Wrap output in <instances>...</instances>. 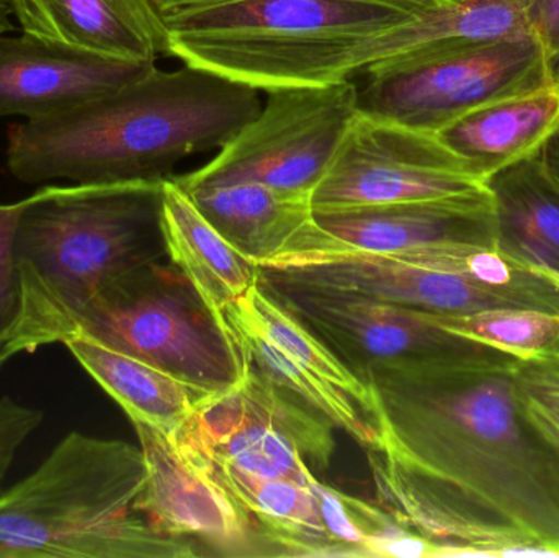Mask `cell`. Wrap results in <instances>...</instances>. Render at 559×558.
Returning <instances> with one entry per match:
<instances>
[{
    "label": "cell",
    "instance_id": "obj_1",
    "mask_svg": "<svg viewBox=\"0 0 559 558\" xmlns=\"http://www.w3.org/2000/svg\"><path fill=\"white\" fill-rule=\"evenodd\" d=\"M521 367L473 346L373 364L364 382L391 468L559 557V458L522 415Z\"/></svg>",
    "mask_w": 559,
    "mask_h": 558
},
{
    "label": "cell",
    "instance_id": "obj_2",
    "mask_svg": "<svg viewBox=\"0 0 559 558\" xmlns=\"http://www.w3.org/2000/svg\"><path fill=\"white\" fill-rule=\"evenodd\" d=\"M261 108L258 88L153 66L104 97L10 127L7 169L25 183L166 180L186 157L222 150Z\"/></svg>",
    "mask_w": 559,
    "mask_h": 558
},
{
    "label": "cell",
    "instance_id": "obj_3",
    "mask_svg": "<svg viewBox=\"0 0 559 558\" xmlns=\"http://www.w3.org/2000/svg\"><path fill=\"white\" fill-rule=\"evenodd\" d=\"M447 0H154L167 55L258 91L352 81Z\"/></svg>",
    "mask_w": 559,
    "mask_h": 558
},
{
    "label": "cell",
    "instance_id": "obj_4",
    "mask_svg": "<svg viewBox=\"0 0 559 558\" xmlns=\"http://www.w3.org/2000/svg\"><path fill=\"white\" fill-rule=\"evenodd\" d=\"M163 190L164 180L75 183L23 200L13 246L23 304L15 354L64 344L108 281L169 258Z\"/></svg>",
    "mask_w": 559,
    "mask_h": 558
},
{
    "label": "cell",
    "instance_id": "obj_5",
    "mask_svg": "<svg viewBox=\"0 0 559 558\" xmlns=\"http://www.w3.org/2000/svg\"><path fill=\"white\" fill-rule=\"evenodd\" d=\"M147 465L136 446L69 432L28 477L0 491V558H195L138 510Z\"/></svg>",
    "mask_w": 559,
    "mask_h": 558
},
{
    "label": "cell",
    "instance_id": "obj_6",
    "mask_svg": "<svg viewBox=\"0 0 559 558\" xmlns=\"http://www.w3.org/2000/svg\"><path fill=\"white\" fill-rule=\"evenodd\" d=\"M72 337H88L213 393L245 376L231 328L169 258L108 281L75 318Z\"/></svg>",
    "mask_w": 559,
    "mask_h": 558
},
{
    "label": "cell",
    "instance_id": "obj_7",
    "mask_svg": "<svg viewBox=\"0 0 559 558\" xmlns=\"http://www.w3.org/2000/svg\"><path fill=\"white\" fill-rule=\"evenodd\" d=\"M365 74L361 111L427 133H439L483 105L555 82L554 59L532 35L378 62Z\"/></svg>",
    "mask_w": 559,
    "mask_h": 558
},
{
    "label": "cell",
    "instance_id": "obj_8",
    "mask_svg": "<svg viewBox=\"0 0 559 558\" xmlns=\"http://www.w3.org/2000/svg\"><path fill=\"white\" fill-rule=\"evenodd\" d=\"M267 104L206 166L173 176L183 189L258 182L311 199L358 111L352 81L267 92Z\"/></svg>",
    "mask_w": 559,
    "mask_h": 558
},
{
    "label": "cell",
    "instance_id": "obj_9",
    "mask_svg": "<svg viewBox=\"0 0 559 558\" xmlns=\"http://www.w3.org/2000/svg\"><path fill=\"white\" fill-rule=\"evenodd\" d=\"M486 192L439 134L358 108L311 203L328 212Z\"/></svg>",
    "mask_w": 559,
    "mask_h": 558
},
{
    "label": "cell",
    "instance_id": "obj_10",
    "mask_svg": "<svg viewBox=\"0 0 559 558\" xmlns=\"http://www.w3.org/2000/svg\"><path fill=\"white\" fill-rule=\"evenodd\" d=\"M259 284L361 380L373 364L475 346L433 327L423 310L296 281L272 268H261Z\"/></svg>",
    "mask_w": 559,
    "mask_h": 558
},
{
    "label": "cell",
    "instance_id": "obj_11",
    "mask_svg": "<svg viewBox=\"0 0 559 558\" xmlns=\"http://www.w3.org/2000/svg\"><path fill=\"white\" fill-rule=\"evenodd\" d=\"M131 425L147 465L138 510L153 527L206 547L209 556L274 557L252 518L197 455L151 426Z\"/></svg>",
    "mask_w": 559,
    "mask_h": 558
},
{
    "label": "cell",
    "instance_id": "obj_12",
    "mask_svg": "<svg viewBox=\"0 0 559 558\" xmlns=\"http://www.w3.org/2000/svg\"><path fill=\"white\" fill-rule=\"evenodd\" d=\"M295 254L272 268L296 281L365 295L397 307L430 313H472L496 307H524L508 295L456 275L430 271L390 252L361 251L335 241L321 228Z\"/></svg>",
    "mask_w": 559,
    "mask_h": 558
},
{
    "label": "cell",
    "instance_id": "obj_13",
    "mask_svg": "<svg viewBox=\"0 0 559 558\" xmlns=\"http://www.w3.org/2000/svg\"><path fill=\"white\" fill-rule=\"evenodd\" d=\"M156 64L121 61L22 33L0 36V118L55 117L104 97Z\"/></svg>",
    "mask_w": 559,
    "mask_h": 558
},
{
    "label": "cell",
    "instance_id": "obj_14",
    "mask_svg": "<svg viewBox=\"0 0 559 558\" xmlns=\"http://www.w3.org/2000/svg\"><path fill=\"white\" fill-rule=\"evenodd\" d=\"M378 507L411 533L442 549V558L558 557L550 547L455 498L437 494L367 452Z\"/></svg>",
    "mask_w": 559,
    "mask_h": 558
},
{
    "label": "cell",
    "instance_id": "obj_15",
    "mask_svg": "<svg viewBox=\"0 0 559 558\" xmlns=\"http://www.w3.org/2000/svg\"><path fill=\"white\" fill-rule=\"evenodd\" d=\"M23 33L68 48L156 64L167 38L154 0H9Z\"/></svg>",
    "mask_w": 559,
    "mask_h": 558
},
{
    "label": "cell",
    "instance_id": "obj_16",
    "mask_svg": "<svg viewBox=\"0 0 559 558\" xmlns=\"http://www.w3.org/2000/svg\"><path fill=\"white\" fill-rule=\"evenodd\" d=\"M325 235L371 252H400L456 239L495 238L491 192L314 212Z\"/></svg>",
    "mask_w": 559,
    "mask_h": 558
},
{
    "label": "cell",
    "instance_id": "obj_17",
    "mask_svg": "<svg viewBox=\"0 0 559 558\" xmlns=\"http://www.w3.org/2000/svg\"><path fill=\"white\" fill-rule=\"evenodd\" d=\"M183 190L200 213L258 265L295 251L316 228L308 197L280 192L258 182L212 183Z\"/></svg>",
    "mask_w": 559,
    "mask_h": 558
},
{
    "label": "cell",
    "instance_id": "obj_18",
    "mask_svg": "<svg viewBox=\"0 0 559 558\" xmlns=\"http://www.w3.org/2000/svg\"><path fill=\"white\" fill-rule=\"evenodd\" d=\"M559 128V84L502 98L463 115L439 138L479 179L540 153Z\"/></svg>",
    "mask_w": 559,
    "mask_h": 558
},
{
    "label": "cell",
    "instance_id": "obj_19",
    "mask_svg": "<svg viewBox=\"0 0 559 558\" xmlns=\"http://www.w3.org/2000/svg\"><path fill=\"white\" fill-rule=\"evenodd\" d=\"M163 231L170 261L222 317L258 284L261 268L200 213L174 177L164 180Z\"/></svg>",
    "mask_w": 559,
    "mask_h": 558
},
{
    "label": "cell",
    "instance_id": "obj_20",
    "mask_svg": "<svg viewBox=\"0 0 559 558\" xmlns=\"http://www.w3.org/2000/svg\"><path fill=\"white\" fill-rule=\"evenodd\" d=\"M64 346L131 423H143L170 438L215 395L88 337H72Z\"/></svg>",
    "mask_w": 559,
    "mask_h": 558
},
{
    "label": "cell",
    "instance_id": "obj_21",
    "mask_svg": "<svg viewBox=\"0 0 559 558\" xmlns=\"http://www.w3.org/2000/svg\"><path fill=\"white\" fill-rule=\"evenodd\" d=\"M486 186L498 241L524 261L559 271V192L538 154L492 174Z\"/></svg>",
    "mask_w": 559,
    "mask_h": 558
},
{
    "label": "cell",
    "instance_id": "obj_22",
    "mask_svg": "<svg viewBox=\"0 0 559 558\" xmlns=\"http://www.w3.org/2000/svg\"><path fill=\"white\" fill-rule=\"evenodd\" d=\"M223 318L238 341L245 364L328 419L334 428L347 432L365 452L381 451L377 426L345 393L302 369L254 328L226 313Z\"/></svg>",
    "mask_w": 559,
    "mask_h": 558
},
{
    "label": "cell",
    "instance_id": "obj_23",
    "mask_svg": "<svg viewBox=\"0 0 559 558\" xmlns=\"http://www.w3.org/2000/svg\"><path fill=\"white\" fill-rule=\"evenodd\" d=\"M445 333L511 357L522 366L559 372V311L496 307L472 313H430Z\"/></svg>",
    "mask_w": 559,
    "mask_h": 558
},
{
    "label": "cell",
    "instance_id": "obj_24",
    "mask_svg": "<svg viewBox=\"0 0 559 558\" xmlns=\"http://www.w3.org/2000/svg\"><path fill=\"white\" fill-rule=\"evenodd\" d=\"M225 313L264 334L302 369L345 393L371 419L370 392L367 383L355 376L332 349H329L324 341L319 340L259 282L241 300L226 308Z\"/></svg>",
    "mask_w": 559,
    "mask_h": 558
},
{
    "label": "cell",
    "instance_id": "obj_25",
    "mask_svg": "<svg viewBox=\"0 0 559 558\" xmlns=\"http://www.w3.org/2000/svg\"><path fill=\"white\" fill-rule=\"evenodd\" d=\"M22 202L0 205V343L13 351L16 333L22 323V287L15 262V235L22 215Z\"/></svg>",
    "mask_w": 559,
    "mask_h": 558
},
{
    "label": "cell",
    "instance_id": "obj_26",
    "mask_svg": "<svg viewBox=\"0 0 559 558\" xmlns=\"http://www.w3.org/2000/svg\"><path fill=\"white\" fill-rule=\"evenodd\" d=\"M519 389L528 428L559 458V372L522 366Z\"/></svg>",
    "mask_w": 559,
    "mask_h": 558
},
{
    "label": "cell",
    "instance_id": "obj_27",
    "mask_svg": "<svg viewBox=\"0 0 559 558\" xmlns=\"http://www.w3.org/2000/svg\"><path fill=\"white\" fill-rule=\"evenodd\" d=\"M43 412L15 400L0 399V491L20 449L41 426Z\"/></svg>",
    "mask_w": 559,
    "mask_h": 558
},
{
    "label": "cell",
    "instance_id": "obj_28",
    "mask_svg": "<svg viewBox=\"0 0 559 558\" xmlns=\"http://www.w3.org/2000/svg\"><path fill=\"white\" fill-rule=\"evenodd\" d=\"M527 26L551 59L559 58V0H528Z\"/></svg>",
    "mask_w": 559,
    "mask_h": 558
},
{
    "label": "cell",
    "instance_id": "obj_29",
    "mask_svg": "<svg viewBox=\"0 0 559 558\" xmlns=\"http://www.w3.org/2000/svg\"><path fill=\"white\" fill-rule=\"evenodd\" d=\"M542 166H544L545 173L550 177L554 186L557 187L559 192V128L555 131L554 136L544 144L540 153Z\"/></svg>",
    "mask_w": 559,
    "mask_h": 558
},
{
    "label": "cell",
    "instance_id": "obj_30",
    "mask_svg": "<svg viewBox=\"0 0 559 558\" xmlns=\"http://www.w3.org/2000/svg\"><path fill=\"white\" fill-rule=\"evenodd\" d=\"M12 10H10L9 0H0V36L13 32Z\"/></svg>",
    "mask_w": 559,
    "mask_h": 558
},
{
    "label": "cell",
    "instance_id": "obj_31",
    "mask_svg": "<svg viewBox=\"0 0 559 558\" xmlns=\"http://www.w3.org/2000/svg\"><path fill=\"white\" fill-rule=\"evenodd\" d=\"M532 269H534L535 274L538 275V277L544 278V281H547L548 284L554 285L555 288L559 292V271L558 269H551L547 268V265H537L532 264Z\"/></svg>",
    "mask_w": 559,
    "mask_h": 558
},
{
    "label": "cell",
    "instance_id": "obj_32",
    "mask_svg": "<svg viewBox=\"0 0 559 558\" xmlns=\"http://www.w3.org/2000/svg\"><path fill=\"white\" fill-rule=\"evenodd\" d=\"M12 354H10L9 347L5 344L0 343V369L12 359Z\"/></svg>",
    "mask_w": 559,
    "mask_h": 558
},
{
    "label": "cell",
    "instance_id": "obj_33",
    "mask_svg": "<svg viewBox=\"0 0 559 558\" xmlns=\"http://www.w3.org/2000/svg\"><path fill=\"white\" fill-rule=\"evenodd\" d=\"M554 78L559 84V58L554 61Z\"/></svg>",
    "mask_w": 559,
    "mask_h": 558
}]
</instances>
